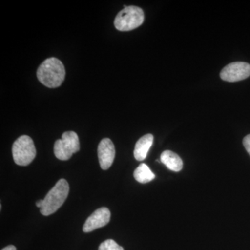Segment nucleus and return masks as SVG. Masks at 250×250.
<instances>
[{
  "label": "nucleus",
  "mask_w": 250,
  "mask_h": 250,
  "mask_svg": "<svg viewBox=\"0 0 250 250\" xmlns=\"http://www.w3.org/2000/svg\"><path fill=\"white\" fill-rule=\"evenodd\" d=\"M65 70L63 64L58 59L49 58L41 63L38 68V80L47 88L60 86L65 80Z\"/></svg>",
  "instance_id": "nucleus-1"
},
{
  "label": "nucleus",
  "mask_w": 250,
  "mask_h": 250,
  "mask_svg": "<svg viewBox=\"0 0 250 250\" xmlns=\"http://www.w3.org/2000/svg\"><path fill=\"white\" fill-rule=\"evenodd\" d=\"M69 190L70 187L67 181L64 179L59 180L44 199L41 214L48 216L55 213L63 205L68 196Z\"/></svg>",
  "instance_id": "nucleus-2"
},
{
  "label": "nucleus",
  "mask_w": 250,
  "mask_h": 250,
  "mask_svg": "<svg viewBox=\"0 0 250 250\" xmlns=\"http://www.w3.org/2000/svg\"><path fill=\"white\" fill-rule=\"evenodd\" d=\"M144 18L142 9L135 6H127L117 15L114 25L121 31H131L140 27L144 22Z\"/></svg>",
  "instance_id": "nucleus-3"
},
{
  "label": "nucleus",
  "mask_w": 250,
  "mask_h": 250,
  "mask_svg": "<svg viewBox=\"0 0 250 250\" xmlns=\"http://www.w3.org/2000/svg\"><path fill=\"white\" fill-rule=\"evenodd\" d=\"M13 157L18 166L29 165L36 156L34 141L29 136L23 135L15 141L12 147Z\"/></svg>",
  "instance_id": "nucleus-4"
},
{
  "label": "nucleus",
  "mask_w": 250,
  "mask_h": 250,
  "mask_svg": "<svg viewBox=\"0 0 250 250\" xmlns=\"http://www.w3.org/2000/svg\"><path fill=\"white\" fill-rule=\"evenodd\" d=\"M80 149L78 135L74 131H66L62 135V139L57 140L54 143V152L59 160L67 161L72 154Z\"/></svg>",
  "instance_id": "nucleus-5"
},
{
  "label": "nucleus",
  "mask_w": 250,
  "mask_h": 250,
  "mask_svg": "<svg viewBox=\"0 0 250 250\" xmlns=\"http://www.w3.org/2000/svg\"><path fill=\"white\" fill-rule=\"evenodd\" d=\"M250 76V65L245 62H231L224 67L220 72L222 80L229 82H239Z\"/></svg>",
  "instance_id": "nucleus-6"
},
{
  "label": "nucleus",
  "mask_w": 250,
  "mask_h": 250,
  "mask_svg": "<svg viewBox=\"0 0 250 250\" xmlns=\"http://www.w3.org/2000/svg\"><path fill=\"white\" fill-rule=\"evenodd\" d=\"M111 212L106 207H102L94 211L85 220L83 226V231L89 233L98 228H103L110 222Z\"/></svg>",
  "instance_id": "nucleus-7"
},
{
  "label": "nucleus",
  "mask_w": 250,
  "mask_h": 250,
  "mask_svg": "<svg viewBox=\"0 0 250 250\" xmlns=\"http://www.w3.org/2000/svg\"><path fill=\"white\" fill-rule=\"evenodd\" d=\"M98 154L100 167L104 170H108L116 156L115 146L111 139L106 138L102 140L98 146Z\"/></svg>",
  "instance_id": "nucleus-8"
},
{
  "label": "nucleus",
  "mask_w": 250,
  "mask_h": 250,
  "mask_svg": "<svg viewBox=\"0 0 250 250\" xmlns=\"http://www.w3.org/2000/svg\"><path fill=\"white\" fill-rule=\"evenodd\" d=\"M154 136L152 134L145 135L137 141L134 149V157L136 160L141 161L146 159L149 149L152 147Z\"/></svg>",
  "instance_id": "nucleus-9"
},
{
  "label": "nucleus",
  "mask_w": 250,
  "mask_h": 250,
  "mask_svg": "<svg viewBox=\"0 0 250 250\" xmlns=\"http://www.w3.org/2000/svg\"><path fill=\"white\" fill-rule=\"evenodd\" d=\"M161 162L174 172H179L183 168V161L178 154L172 151L166 150L161 154Z\"/></svg>",
  "instance_id": "nucleus-10"
},
{
  "label": "nucleus",
  "mask_w": 250,
  "mask_h": 250,
  "mask_svg": "<svg viewBox=\"0 0 250 250\" xmlns=\"http://www.w3.org/2000/svg\"><path fill=\"white\" fill-rule=\"evenodd\" d=\"M134 178L138 182L141 184H146L150 182L155 178V174L146 164H141L135 170L134 172Z\"/></svg>",
  "instance_id": "nucleus-11"
},
{
  "label": "nucleus",
  "mask_w": 250,
  "mask_h": 250,
  "mask_svg": "<svg viewBox=\"0 0 250 250\" xmlns=\"http://www.w3.org/2000/svg\"><path fill=\"white\" fill-rule=\"evenodd\" d=\"M98 250H124V249L123 247L120 246L116 241L112 239H108L100 244Z\"/></svg>",
  "instance_id": "nucleus-12"
},
{
  "label": "nucleus",
  "mask_w": 250,
  "mask_h": 250,
  "mask_svg": "<svg viewBox=\"0 0 250 250\" xmlns=\"http://www.w3.org/2000/svg\"><path fill=\"white\" fill-rule=\"evenodd\" d=\"M243 146L246 148L247 152L250 155V134L246 136L243 139Z\"/></svg>",
  "instance_id": "nucleus-13"
},
{
  "label": "nucleus",
  "mask_w": 250,
  "mask_h": 250,
  "mask_svg": "<svg viewBox=\"0 0 250 250\" xmlns=\"http://www.w3.org/2000/svg\"><path fill=\"white\" fill-rule=\"evenodd\" d=\"M42 205H43V200H39V201L36 202V207H39V208H42Z\"/></svg>",
  "instance_id": "nucleus-14"
},
{
  "label": "nucleus",
  "mask_w": 250,
  "mask_h": 250,
  "mask_svg": "<svg viewBox=\"0 0 250 250\" xmlns=\"http://www.w3.org/2000/svg\"><path fill=\"white\" fill-rule=\"evenodd\" d=\"M1 250H16V247L14 246H9L6 248H3Z\"/></svg>",
  "instance_id": "nucleus-15"
}]
</instances>
